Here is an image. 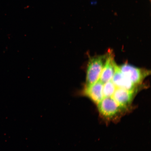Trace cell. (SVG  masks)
<instances>
[{"label": "cell", "instance_id": "cell-4", "mask_svg": "<svg viewBox=\"0 0 151 151\" xmlns=\"http://www.w3.org/2000/svg\"><path fill=\"white\" fill-rule=\"evenodd\" d=\"M103 86V83L99 80L93 84L86 85L83 90V95L97 105L104 98Z\"/></svg>", "mask_w": 151, "mask_h": 151}, {"label": "cell", "instance_id": "cell-3", "mask_svg": "<svg viewBox=\"0 0 151 151\" xmlns=\"http://www.w3.org/2000/svg\"><path fill=\"white\" fill-rule=\"evenodd\" d=\"M97 105L100 114L107 118L113 117L122 109L112 97H104Z\"/></svg>", "mask_w": 151, "mask_h": 151}, {"label": "cell", "instance_id": "cell-5", "mask_svg": "<svg viewBox=\"0 0 151 151\" xmlns=\"http://www.w3.org/2000/svg\"><path fill=\"white\" fill-rule=\"evenodd\" d=\"M117 65L112 52L107 53L99 80L104 84L112 80Z\"/></svg>", "mask_w": 151, "mask_h": 151}, {"label": "cell", "instance_id": "cell-2", "mask_svg": "<svg viewBox=\"0 0 151 151\" xmlns=\"http://www.w3.org/2000/svg\"><path fill=\"white\" fill-rule=\"evenodd\" d=\"M118 67L123 74L137 86L140 85L150 73V71L147 70L139 68L128 64H124Z\"/></svg>", "mask_w": 151, "mask_h": 151}, {"label": "cell", "instance_id": "cell-1", "mask_svg": "<svg viewBox=\"0 0 151 151\" xmlns=\"http://www.w3.org/2000/svg\"><path fill=\"white\" fill-rule=\"evenodd\" d=\"M106 57V54L90 58L87 68L86 85L93 84L99 80Z\"/></svg>", "mask_w": 151, "mask_h": 151}, {"label": "cell", "instance_id": "cell-8", "mask_svg": "<svg viewBox=\"0 0 151 151\" xmlns=\"http://www.w3.org/2000/svg\"><path fill=\"white\" fill-rule=\"evenodd\" d=\"M116 88L112 80L104 83L103 91L104 97H112Z\"/></svg>", "mask_w": 151, "mask_h": 151}, {"label": "cell", "instance_id": "cell-7", "mask_svg": "<svg viewBox=\"0 0 151 151\" xmlns=\"http://www.w3.org/2000/svg\"><path fill=\"white\" fill-rule=\"evenodd\" d=\"M111 80L116 88L135 91L137 86L134 84L123 74L119 68L118 65L116 66L114 74Z\"/></svg>", "mask_w": 151, "mask_h": 151}, {"label": "cell", "instance_id": "cell-9", "mask_svg": "<svg viewBox=\"0 0 151 151\" xmlns=\"http://www.w3.org/2000/svg\"><path fill=\"white\" fill-rule=\"evenodd\" d=\"M98 2L96 0H92L90 1L91 5L93 6L96 5L97 4Z\"/></svg>", "mask_w": 151, "mask_h": 151}, {"label": "cell", "instance_id": "cell-6", "mask_svg": "<svg viewBox=\"0 0 151 151\" xmlns=\"http://www.w3.org/2000/svg\"><path fill=\"white\" fill-rule=\"evenodd\" d=\"M135 92V90L116 88L112 97L121 108L123 109L127 106L131 104Z\"/></svg>", "mask_w": 151, "mask_h": 151}]
</instances>
